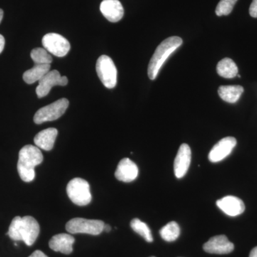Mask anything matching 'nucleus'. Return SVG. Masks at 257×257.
<instances>
[{"label": "nucleus", "mask_w": 257, "mask_h": 257, "mask_svg": "<svg viewBox=\"0 0 257 257\" xmlns=\"http://www.w3.org/2000/svg\"><path fill=\"white\" fill-rule=\"evenodd\" d=\"M50 64H35L23 74V79L27 84H31L40 81L50 71Z\"/></svg>", "instance_id": "nucleus-18"}, {"label": "nucleus", "mask_w": 257, "mask_h": 257, "mask_svg": "<svg viewBox=\"0 0 257 257\" xmlns=\"http://www.w3.org/2000/svg\"><path fill=\"white\" fill-rule=\"evenodd\" d=\"M104 222L95 219L74 218L66 224V230L70 234H100L104 231Z\"/></svg>", "instance_id": "nucleus-5"}, {"label": "nucleus", "mask_w": 257, "mask_h": 257, "mask_svg": "<svg viewBox=\"0 0 257 257\" xmlns=\"http://www.w3.org/2000/svg\"><path fill=\"white\" fill-rule=\"evenodd\" d=\"M238 0H221L216 8V15L221 17L229 15L232 12L235 4Z\"/></svg>", "instance_id": "nucleus-24"}, {"label": "nucleus", "mask_w": 257, "mask_h": 257, "mask_svg": "<svg viewBox=\"0 0 257 257\" xmlns=\"http://www.w3.org/2000/svg\"><path fill=\"white\" fill-rule=\"evenodd\" d=\"M100 11L111 23H117L124 16V8L119 0H103L100 5Z\"/></svg>", "instance_id": "nucleus-15"}, {"label": "nucleus", "mask_w": 257, "mask_h": 257, "mask_svg": "<svg viewBox=\"0 0 257 257\" xmlns=\"http://www.w3.org/2000/svg\"><path fill=\"white\" fill-rule=\"evenodd\" d=\"M67 195L77 206L88 205L92 201L90 186L87 181L82 178H74L67 186Z\"/></svg>", "instance_id": "nucleus-4"}, {"label": "nucleus", "mask_w": 257, "mask_h": 257, "mask_svg": "<svg viewBox=\"0 0 257 257\" xmlns=\"http://www.w3.org/2000/svg\"><path fill=\"white\" fill-rule=\"evenodd\" d=\"M3 15H4V12L2 9H0V23H1L2 20L3 19Z\"/></svg>", "instance_id": "nucleus-30"}, {"label": "nucleus", "mask_w": 257, "mask_h": 257, "mask_svg": "<svg viewBox=\"0 0 257 257\" xmlns=\"http://www.w3.org/2000/svg\"><path fill=\"white\" fill-rule=\"evenodd\" d=\"M44 48L56 57H62L68 54L70 44L67 39L56 33H49L42 38Z\"/></svg>", "instance_id": "nucleus-8"}, {"label": "nucleus", "mask_w": 257, "mask_h": 257, "mask_svg": "<svg viewBox=\"0 0 257 257\" xmlns=\"http://www.w3.org/2000/svg\"><path fill=\"white\" fill-rule=\"evenodd\" d=\"M111 226H109V224H104V231H106V232H109L111 231Z\"/></svg>", "instance_id": "nucleus-29"}, {"label": "nucleus", "mask_w": 257, "mask_h": 257, "mask_svg": "<svg viewBox=\"0 0 257 257\" xmlns=\"http://www.w3.org/2000/svg\"><path fill=\"white\" fill-rule=\"evenodd\" d=\"M96 71L104 87L108 89L115 87L117 81V70L110 57L106 55L100 56L96 61Z\"/></svg>", "instance_id": "nucleus-6"}, {"label": "nucleus", "mask_w": 257, "mask_h": 257, "mask_svg": "<svg viewBox=\"0 0 257 257\" xmlns=\"http://www.w3.org/2000/svg\"><path fill=\"white\" fill-rule=\"evenodd\" d=\"M216 205L227 215L236 216L242 214L245 210L244 203L239 198L234 196H227L219 199Z\"/></svg>", "instance_id": "nucleus-14"}, {"label": "nucleus", "mask_w": 257, "mask_h": 257, "mask_svg": "<svg viewBox=\"0 0 257 257\" xmlns=\"http://www.w3.org/2000/svg\"><path fill=\"white\" fill-rule=\"evenodd\" d=\"M204 251L215 254H227L234 250V243L229 241L225 235L213 236L203 246Z\"/></svg>", "instance_id": "nucleus-11"}, {"label": "nucleus", "mask_w": 257, "mask_h": 257, "mask_svg": "<svg viewBox=\"0 0 257 257\" xmlns=\"http://www.w3.org/2000/svg\"><path fill=\"white\" fill-rule=\"evenodd\" d=\"M69 104L68 99L62 98L49 105L44 106L37 111L34 116V121L35 124H41L46 121H55L64 114Z\"/></svg>", "instance_id": "nucleus-7"}, {"label": "nucleus", "mask_w": 257, "mask_h": 257, "mask_svg": "<svg viewBox=\"0 0 257 257\" xmlns=\"http://www.w3.org/2000/svg\"><path fill=\"white\" fill-rule=\"evenodd\" d=\"M243 92V88L240 85L221 86L218 94L223 100L229 103H235L239 100Z\"/></svg>", "instance_id": "nucleus-19"}, {"label": "nucleus", "mask_w": 257, "mask_h": 257, "mask_svg": "<svg viewBox=\"0 0 257 257\" xmlns=\"http://www.w3.org/2000/svg\"><path fill=\"white\" fill-rule=\"evenodd\" d=\"M67 84L68 79L66 76H61L57 70L50 71L41 80L39 81L36 89L37 95L39 98L44 97L50 93L52 88L55 86H66Z\"/></svg>", "instance_id": "nucleus-9"}, {"label": "nucleus", "mask_w": 257, "mask_h": 257, "mask_svg": "<svg viewBox=\"0 0 257 257\" xmlns=\"http://www.w3.org/2000/svg\"><path fill=\"white\" fill-rule=\"evenodd\" d=\"M139 174L138 166L128 158H124L118 164L115 177L123 182H131L137 179Z\"/></svg>", "instance_id": "nucleus-13"}, {"label": "nucleus", "mask_w": 257, "mask_h": 257, "mask_svg": "<svg viewBox=\"0 0 257 257\" xmlns=\"http://www.w3.org/2000/svg\"><path fill=\"white\" fill-rule=\"evenodd\" d=\"M236 140L233 137L223 138L213 147L209 154V160L213 163L220 162L229 156L236 147Z\"/></svg>", "instance_id": "nucleus-10"}, {"label": "nucleus", "mask_w": 257, "mask_h": 257, "mask_svg": "<svg viewBox=\"0 0 257 257\" xmlns=\"http://www.w3.org/2000/svg\"><path fill=\"white\" fill-rule=\"evenodd\" d=\"M160 234L165 241L172 242L178 239L180 235V227L175 221H170L160 229Z\"/></svg>", "instance_id": "nucleus-21"}, {"label": "nucleus", "mask_w": 257, "mask_h": 257, "mask_svg": "<svg viewBox=\"0 0 257 257\" xmlns=\"http://www.w3.org/2000/svg\"><path fill=\"white\" fill-rule=\"evenodd\" d=\"M43 161L40 148L33 145H26L19 153L18 171L22 180L30 182L35 178V168Z\"/></svg>", "instance_id": "nucleus-2"}, {"label": "nucleus", "mask_w": 257, "mask_h": 257, "mask_svg": "<svg viewBox=\"0 0 257 257\" xmlns=\"http://www.w3.org/2000/svg\"><path fill=\"white\" fill-rule=\"evenodd\" d=\"M31 58L35 64H50L52 57L45 48H35L31 52Z\"/></svg>", "instance_id": "nucleus-23"}, {"label": "nucleus", "mask_w": 257, "mask_h": 257, "mask_svg": "<svg viewBox=\"0 0 257 257\" xmlns=\"http://www.w3.org/2000/svg\"><path fill=\"white\" fill-rule=\"evenodd\" d=\"M29 257H48L45 253L42 252L40 250H37V251H34Z\"/></svg>", "instance_id": "nucleus-26"}, {"label": "nucleus", "mask_w": 257, "mask_h": 257, "mask_svg": "<svg viewBox=\"0 0 257 257\" xmlns=\"http://www.w3.org/2000/svg\"><path fill=\"white\" fill-rule=\"evenodd\" d=\"M39 223L31 216H15L10 225L7 234L15 241H23L28 246H32L40 234Z\"/></svg>", "instance_id": "nucleus-1"}, {"label": "nucleus", "mask_w": 257, "mask_h": 257, "mask_svg": "<svg viewBox=\"0 0 257 257\" xmlns=\"http://www.w3.org/2000/svg\"><path fill=\"white\" fill-rule=\"evenodd\" d=\"M130 226L135 232L143 236L147 242H152L153 241V236H152L151 230L147 226L146 223L143 222L138 218H135V219L132 220Z\"/></svg>", "instance_id": "nucleus-22"}, {"label": "nucleus", "mask_w": 257, "mask_h": 257, "mask_svg": "<svg viewBox=\"0 0 257 257\" xmlns=\"http://www.w3.org/2000/svg\"><path fill=\"white\" fill-rule=\"evenodd\" d=\"M57 135H58V131L57 128H46L37 134L34 139V142L38 148L42 149L45 151H50L53 149L54 145H55Z\"/></svg>", "instance_id": "nucleus-17"}, {"label": "nucleus", "mask_w": 257, "mask_h": 257, "mask_svg": "<svg viewBox=\"0 0 257 257\" xmlns=\"http://www.w3.org/2000/svg\"><path fill=\"white\" fill-rule=\"evenodd\" d=\"M249 14L252 18H257V0H253L250 5Z\"/></svg>", "instance_id": "nucleus-25"}, {"label": "nucleus", "mask_w": 257, "mask_h": 257, "mask_svg": "<svg viewBox=\"0 0 257 257\" xmlns=\"http://www.w3.org/2000/svg\"><path fill=\"white\" fill-rule=\"evenodd\" d=\"M5 37L3 35H0V54L3 52L5 48Z\"/></svg>", "instance_id": "nucleus-27"}, {"label": "nucleus", "mask_w": 257, "mask_h": 257, "mask_svg": "<svg viewBox=\"0 0 257 257\" xmlns=\"http://www.w3.org/2000/svg\"><path fill=\"white\" fill-rule=\"evenodd\" d=\"M75 239L72 235L68 234H59L52 236L50 240L49 246L51 249L57 252L64 254H70L73 251V244Z\"/></svg>", "instance_id": "nucleus-16"}, {"label": "nucleus", "mask_w": 257, "mask_h": 257, "mask_svg": "<svg viewBox=\"0 0 257 257\" xmlns=\"http://www.w3.org/2000/svg\"><path fill=\"white\" fill-rule=\"evenodd\" d=\"M150 257H155V256H150Z\"/></svg>", "instance_id": "nucleus-31"}, {"label": "nucleus", "mask_w": 257, "mask_h": 257, "mask_svg": "<svg viewBox=\"0 0 257 257\" xmlns=\"http://www.w3.org/2000/svg\"><path fill=\"white\" fill-rule=\"evenodd\" d=\"M192 160V151L187 144H182L179 147L174 163V171L177 178H182L187 174Z\"/></svg>", "instance_id": "nucleus-12"}, {"label": "nucleus", "mask_w": 257, "mask_h": 257, "mask_svg": "<svg viewBox=\"0 0 257 257\" xmlns=\"http://www.w3.org/2000/svg\"><path fill=\"white\" fill-rule=\"evenodd\" d=\"M183 43L182 38L171 37L166 39L157 47L148 66V77L155 80L165 61Z\"/></svg>", "instance_id": "nucleus-3"}, {"label": "nucleus", "mask_w": 257, "mask_h": 257, "mask_svg": "<svg viewBox=\"0 0 257 257\" xmlns=\"http://www.w3.org/2000/svg\"><path fill=\"white\" fill-rule=\"evenodd\" d=\"M216 72L224 78H234L238 74V67L231 59L224 58L216 66Z\"/></svg>", "instance_id": "nucleus-20"}, {"label": "nucleus", "mask_w": 257, "mask_h": 257, "mask_svg": "<svg viewBox=\"0 0 257 257\" xmlns=\"http://www.w3.org/2000/svg\"><path fill=\"white\" fill-rule=\"evenodd\" d=\"M249 257H257V246L253 248L250 252Z\"/></svg>", "instance_id": "nucleus-28"}]
</instances>
